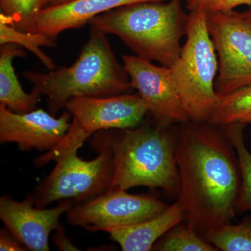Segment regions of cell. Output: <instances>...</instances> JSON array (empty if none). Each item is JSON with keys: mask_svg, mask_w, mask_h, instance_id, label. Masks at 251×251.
Wrapping results in <instances>:
<instances>
[{"mask_svg": "<svg viewBox=\"0 0 251 251\" xmlns=\"http://www.w3.org/2000/svg\"><path fill=\"white\" fill-rule=\"evenodd\" d=\"M177 127L153 118L135 128L108 130L97 134L108 145L113 175L108 190L145 186L179 194L180 176L175 157Z\"/></svg>", "mask_w": 251, "mask_h": 251, "instance_id": "obj_2", "label": "cell"}, {"mask_svg": "<svg viewBox=\"0 0 251 251\" xmlns=\"http://www.w3.org/2000/svg\"><path fill=\"white\" fill-rule=\"evenodd\" d=\"M164 0H74L67 4L41 9L30 32L57 38L60 33L88 24L96 16L128 5L163 2Z\"/></svg>", "mask_w": 251, "mask_h": 251, "instance_id": "obj_13", "label": "cell"}, {"mask_svg": "<svg viewBox=\"0 0 251 251\" xmlns=\"http://www.w3.org/2000/svg\"><path fill=\"white\" fill-rule=\"evenodd\" d=\"M25 56L21 46L16 44H6L0 47V104L16 113L35 110L41 96L34 89L31 93H26L15 73L13 60Z\"/></svg>", "mask_w": 251, "mask_h": 251, "instance_id": "obj_15", "label": "cell"}, {"mask_svg": "<svg viewBox=\"0 0 251 251\" xmlns=\"http://www.w3.org/2000/svg\"><path fill=\"white\" fill-rule=\"evenodd\" d=\"M158 251H219L188 224H180L163 236L153 246Z\"/></svg>", "mask_w": 251, "mask_h": 251, "instance_id": "obj_20", "label": "cell"}, {"mask_svg": "<svg viewBox=\"0 0 251 251\" xmlns=\"http://www.w3.org/2000/svg\"><path fill=\"white\" fill-rule=\"evenodd\" d=\"M106 34L91 27L90 37L72 66L41 73L28 71L22 75L34 90L47 97L50 113L55 116L75 97H105L130 93V78L119 63Z\"/></svg>", "mask_w": 251, "mask_h": 251, "instance_id": "obj_3", "label": "cell"}, {"mask_svg": "<svg viewBox=\"0 0 251 251\" xmlns=\"http://www.w3.org/2000/svg\"><path fill=\"white\" fill-rule=\"evenodd\" d=\"M130 85L153 118L168 125L190 121L173 80L171 68L158 67L138 56H122Z\"/></svg>", "mask_w": 251, "mask_h": 251, "instance_id": "obj_10", "label": "cell"}, {"mask_svg": "<svg viewBox=\"0 0 251 251\" xmlns=\"http://www.w3.org/2000/svg\"><path fill=\"white\" fill-rule=\"evenodd\" d=\"M168 204L150 195L130 194L125 190H108L87 202L72 206L68 222L91 232H108L154 217Z\"/></svg>", "mask_w": 251, "mask_h": 251, "instance_id": "obj_9", "label": "cell"}, {"mask_svg": "<svg viewBox=\"0 0 251 251\" xmlns=\"http://www.w3.org/2000/svg\"><path fill=\"white\" fill-rule=\"evenodd\" d=\"M246 126L238 123L222 126L237 153L241 184L236 209L240 212L251 211V153L244 141Z\"/></svg>", "mask_w": 251, "mask_h": 251, "instance_id": "obj_17", "label": "cell"}, {"mask_svg": "<svg viewBox=\"0 0 251 251\" xmlns=\"http://www.w3.org/2000/svg\"><path fill=\"white\" fill-rule=\"evenodd\" d=\"M55 241L56 244L61 250L79 251V249H77V247H75L68 239L62 227L57 230V233L55 234Z\"/></svg>", "mask_w": 251, "mask_h": 251, "instance_id": "obj_24", "label": "cell"}, {"mask_svg": "<svg viewBox=\"0 0 251 251\" xmlns=\"http://www.w3.org/2000/svg\"><path fill=\"white\" fill-rule=\"evenodd\" d=\"M243 17L246 18L249 23H251V10L245 11V12L241 13Z\"/></svg>", "mask_w": 251, "mask_h": 251, "instance_id": "obj_26", "label": "cell"}, {"mask_svg": "<svg viewBox=\"0 0 251 251\" xmlns=\"http://www.w3.org/2000/svg\"><path fill=\"white\" fill-rule=\"evenodd\" d=\"M188 15L181 0L122 6L96 16L91 27L121 39L136 56L171 67L179 58Z\"/></svg>", "mask_w": 251, "mask_h": 251, "instance_id": "obj_4", "label": "cell"}, {"mask_svg": "<svg viewBox=\"0 0 251 251\" xmlns=\"http://www.w3.org/2000/svg\"><path fill=\"white\" fill-rule=\"evenodd\" d=\"M186 36L179 58L170 67L172 75L190 120L209 122L221 98L215 90L219 62L205 11H191Z\"/></svg>", "mask_w": 251, "mask_h": 251, "instance_id": "obj_5", "label": "cell"}, {"mask_svg": "<svg viewBox=\"0 0 251 251\" xmlns=\"http://www.w3.org/2000/svg\"><path fill=\"white\" fill-rule=\"evenodd\" d=\"M74 0H40L41 9L67 4Z\"/></svg>", "mask_w": 251, "mask_h": 251, "instance_id": "obj_25", "label": "cell"}, {"mask_svg": "<svg viewBox=\"0 0 251 251\" xmlns=\"http://www.w3.org/2000/svg\"><path fill=\"white\" fill-rule=\"evenodd\" d=\"M74 205L61 201L50 209L36 207L30 198L18 202L9 196L0 198V218L6 229L28 250L48 251L50 234L60 228L61 216Z\"/></svg>", "mask_w": 251, "mask_h": 251, "instance_id": "obj_11", "label": "cell"}, {"mask_svg": "<svg viewBox=\"0 0 251 251\" xmlns=\"http://www.w3.org/2000/svg\"><path fill=\"white\" fill-rule=\"evenodd\" d=\"M64 108L72 115V123L60 143L46 153L49 161L69 151L79 150L94 133L135 128L143 123L149 113L137 92L105 97H73Z\"/></svg>", "mask_w": 251, "mask_h": 251, "instance_id": "obj_7", "label": "cell"}, {"mask_svg": "<svg viewBox=\"0 0 251 251\" xmlns=\"http://www.w3.org/2000/svg\"><path fill=\"white\" fill-rule=\"evenodd\" d=\"M208 30L219 62L220 98L251 83V23L234 11L207 13Z\"/></svg>", "mask_w": 251, "mask_h": 251, "instance_id": "obj_8", "label": "cell"}, {"mask_svg": "<svg viewBox=\"0 0 251 251\" xmlns=\"http://www.w3.org/2000/svg\"><path fill=\"white\" fill-rule=\"evenodd\" d=\"M186 1H188V0H186Z\"/></svg>", "mask_w": 251, "mask_h": 251, "instance_id": "obj_27", "label": "cell"}, {"mask_svg": "<svg viewBox=\"0 0 251 251\" xmlns=\"http://www.w3.org/2000/svg\"><path fill=\"white\" fill-rule=\"evenodd\" d=\"M209 122L218 126L251 125V83L221 97Z\"/></svg>", "mask_w": 251, "mask_h": 251, "instance_id": "obj_18", "label": "cell"}, {"mask_svg": "<svg viewBox=\"0 0 251 251\" xmlns=\"http://www.w3.org/2000/svg\"><path fill=\"white\" fill-rule=\"evenodd\" d=\"M72 115L55 117L42 109L16 113L0 104V142L16 143L22 150L50 151L70 127Z\"/></svg>", "mask_w": 251, "mask_h": 251, "instance_id": "obj_12", "label": "cell"}, {"mask_svg": "<svg viewBox=\"0 0 251 251\" xmlns=\"http://www.w3.org/2000/svg\"><path fill=\"white\" fill-rule=\"evenodd\" d=\"M219 251H251V218H244L238 224L224 225L203 236Z\"/></svg>", "mask_w": 251, "mask_h": 251, "instance_id": "obj_19", "label": "cell"}, {"mask_svg": "<svg viewBox=\"0 0 251 251\" xmlns=\"http://www.w3.org/2000/svg\"><path fill=\"white\" fill-rule=\"evenodd\" d=\"M22 243L16 239L7 229H1L0 232V251H27Z\"/></svg>", "mask_w": 251, "mask_h": 251, "instance_id": "obj_23", "label": "cell"}, {"mask_svg": "<svg viewBox=\"0 0 251 251\" xmlns=\"http://www.w3.org/2000/svg\"><path fill=\"white\" fill-rule=\"evenodd\" d=\"M12 20L3 13L0 14V45L16 44L25 48L39 59L41 64L52 71L56 69L55 64L50 57L44 53L41 47H54L55 38L39 32L18 30L11 25Z\"/></svg>", "mask_w": 251, "mask_h": 251, "instance_id": "obj_16", "label": "cell"}, {"mask_svg": "<svg viewBox=\"0 0 251 251\" xmlns=\"http://www.w3.org/2000/svg\"><path fill=\"white\" fill-rule=\"evenodd\" d=\"M186 220L184 206L177 200L154 217L108 233L122 251H151L163 236Z\"/></svg>", "mask_w": 251, "mask_h": 251, "instance_id": "obj_14", "label": "cell"}, {"mask_svg": "<svg viewBox=\"0 0 251 251\" xmlns=\"http://www.w3.org/2000/svg\"><path fill=\"white\" fill-rule=\"evenodd\" d=\"M175 157L179 169L178 201L187 224L204 236L235 216L241 175L237 153L222 126L180 124Z\"/></svg>", "mask_w": 251, "mask_h": 251, "instance_id": "obj_1", "label": "cell"}, {"mask_svg": "<svg viewBox=\"0 0 251 251\" xmlns=\"http://www.w3.org/2000/svg\"><path fill=\"white\" fill-rule=\"evenodd\" d=\"M186 2L190 11L202 9L206 13L233 11L242 5L251 6V0H188Z\"/></svg>", "mask_w": 251, "mask_h": 251, "instance_id": "obj_22", "label": "cell"}, {"mask_svg": "<svg viewBox=\"0 0 251 251\" xmlns=\"http://www.w3.org/2000/svg\"><path fill=\"white\" fill-rule=\"evenodd\" d=\"M94 148L99 155L85 161L73 150L57 157L50 174L30 196L34 206L45 208L57 201L81 204L108 191L113 175L111 150L96 133Z\"/></svg>", "mask_w": 251, "mask_h": 251, "instance_id": "obj_6", "label": "cell"}, {"mask_svg": "<svg viewBox=\"0 0 251 251\" xmlns=\"http://www.w3.org/2000/svg\"><path fill=\"white\" fill-rule=\"evenodd\" d=\"M1 13L12 20L11 25L18 30L31 31L41 10L40 0H0Z\"/></svg>", "mask_w": 251, "mask_h": 251, "instance_id": "obj_21", "label": "cell"}]
</instances>
